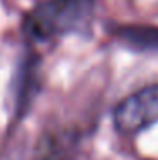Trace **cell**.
Segmentation results:
<instances>
[{
    "label": "cell",
    "mask_w": 158,
    "mask_h": 160,
    "mask_svg": "<svg viewBox=\"0 0 158 160\" xmlns=\"http://www.w3.org/2000/svg\"><path fill=\"white\" fill-rule=\"evenodd\" d=\"M95 7L97 0H41L22 17V34L32 43L90 36Z\"/></svg>",
    "instance_id": "obj_1"
},
{
    "label": "cell",
    "mask_w": 158,
    "mask_h": 160,
    "mask_svg": "<svg viewBox=\"0 0 158 160\" xmlns=\"http://www.w3.org/2000/svg\"><path fill=\"white\" fill-rule=\"evenodd\" d=\"M158 124V83H148L116 104L112 126L121 136L133 138Z\"/></svg>",
    "instance_id": "obj_2"
},
{
    "label": "cell",
    "mask_w": 158,
    "mask_h": 160,
    "mask_svg": "<svg viewBox=\"0 0 158 160\" xmlns=\"http://www.w3.org/2000/svg\"><path fill=\"white\" fill-rule=\"evenodd\" d=\"M43 87L41 77V56L32 49H26L17 60L16 70L10 83V99H12L14 119L22 121L34 106Z\"/></svg>",
    "instance_id": "obj_3"
},
{
    "label": "cell",
    "mask_w": 158,
    "mask_h": 160,
    "mask_svg": "<svg viewBox=\"0 0 158 160\" xmlns=\"http://www.w3.org/2000/svg\"><path fill=\"white\" fill-rule=\"evenodd\" d=\"M84 133L75 126L51 124L39 135L31 160H77Z\"/></svg>",
    "instance_id": "obj_4"
},
{
    "label": "cell",
    "mask_w": 158,
    "mask_h": 160,
    "mask_svg": "<svg viewBox=\"0 0 158 160\" xmlns=\"http://www.w3.org/2000/svg\"><path fill=\"white\" fill-rule=\"evenodd\" d=\"M109 32L117 43L138 53L158 55V26L150 24H111Z\"/></svg>",
    "instance_id": "obj_5"
}]
</instances>
